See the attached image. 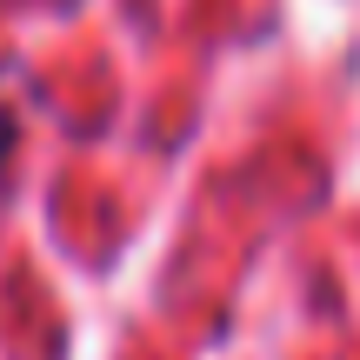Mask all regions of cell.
<instances>
[{
	"instance_id": "1",
	"label": "cell",
	"mask_w": 360,
	"mask_h": 360,
	"mask_svg": "<svg viewBox=\"0 0 360 360\" xmlns=\"http://www.w3.org/2000/svg\"><path fill=\"white\" fill-rule=\"evenodd\" d=\"M13 147H20V120H13V107H0V167L13 160Z\"/></svg>"
}]
</instances>
